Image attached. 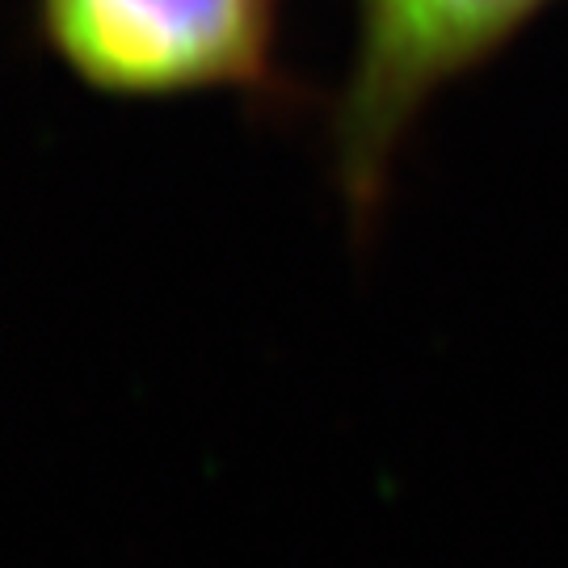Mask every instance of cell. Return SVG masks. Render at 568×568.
I'll return each mask as SVG.
<instances>
[{"label": "cell", "instance_id": "cell-1", "mask_svg": "<svg viewBox=\"0 0 568 568\" xmlns=\"http://www.w3.org/2000/svg\"><path fill=\"white\" fill-rule=\"evenodd\" d=\"M556 0H354L358 34L328 140L345 215L366 227L429 102L485 68Z\"/></svg>", "mask_w": 568, "mask_h": 568}, {"label": "cell", "instance_id": "cell-2", "mask_svg": "<svg viewBox=\"0 0 568 568\" xmlns=\"http://www.w3.org/2000/svg\"><path fill=\"white\" fill-rule=\"evenodd\" d=\"M42 47L93 93H283L278 0H34Z\"/></svg>", "mask_w": 568, "mask_h": 568}]
</instances>
